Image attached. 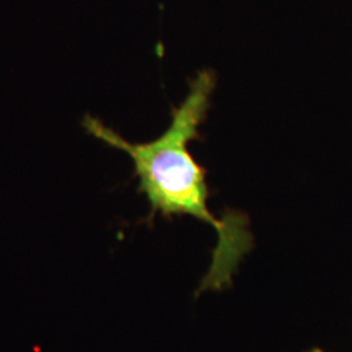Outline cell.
Here are the masks:
<instances>
[{
  "instance_id": "6da1fadb",
  "label": "cell",
  "mask_w": 352,
  "mask_h": 352,
  "mask_svg": "<svg viewBox=\"0 0 352 352\" xmlns=\"http://www.w3.org/2000/svg\"><path fill=\"white\" fill-rule=\"evenodd\" d=\"M215 85L214 71H200L189 82L186 98L173 109L168 128L149 142L133 144L91 115L82 120L87 133L113 149L126 153L132 160L135 175L139 179V192L151 204V215L160 213L166 218L189 215L214 227L218 243L199 292L228 287L240 261L253 245L248 218L244 214L227 210L219 219L210 212L206 170L189 151L192 141L201 139L199 129L210 109Z\"/></svg>"
},
{
  "instance_id": "7a4b0ae2",
  "label": "cell",
  "mask_w": 352,
  "mask_h": 352,
  "mask_svg": "<svg viewBox=\"0 0 352 352\" xmlns=\"http://www.w3.org/2000/svg\"><path fill=\"white\" fill-rule=\"evenodd\" d=\"M309 352H325L322 351V350H320V349H314V350H311Z\"/></svg>"
}]
</instances>
